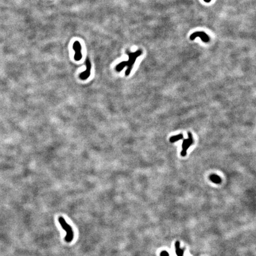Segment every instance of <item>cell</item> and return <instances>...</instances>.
<instances>
[{
	"label": "cell",
	"mask_w": 256,
	"mask_h": 256,
	"mask_svg": "<svg viewBox=\"0 0 256 256\" xmlns=\"http://www.w3.org/2000/svg\"><path fill=\"white\" fill-rule=\"evenodd\" d=\"M142 51L141 49L136 50L135 52H131L129 50H127L126 54L128 55L129 59L128 61H122L119 64H117L116 66V70L117 72H120L125 67H127V70L125 72V75L129 76L133 68V65L135 63L136 59L142 55Z\"/></svg>",
	"instance_id": "cell-1"
},
{
	"label": "cell",
	"mask_w": 256,
	"mask_h": 256,
	"mask_svg": "<svg viewBox=\"0 0 256 256\" xmlns=\"http://www.w3.org/2000/svg\"><path fill=\"white\" fill-rule=\"evenodd\" d=\"M194 143L193 136L190 132H188V138L183 140L182 143V151L181 152V155L182 157H185L187 154V151L189 148Z\"/></svg>",
	"instance_id": "cell-3"
},
{
	"label": "cell",
	"mask_w": 256,
	"mask_h": 256,
	"mask_svg": "<svg viewBox=\"0 0 256 256\" xmlns=\"http://www.w3.org/2000/svg\"><path fill=\"white\" fill-rule=\"evenodd\" d=\"M85 63L86 66V70L84 71L81 72V73L79 75L80 79H81V80H86L87 79H88V78H89V76H90L91 74V63L88 58H87L86 59Z\"/></svg>",
	"instance_id": "cell-5"
},
{
	"label": "cell",
	"mask_w": 256,
	"mask_h": 256,
	"mask_svg": "<svg viewBox=\"0 0 256 256\" xmlns=\"http://www.w3.org/2000/svg\"><path fill=\"white\" fill-rule=\"evenodd\" d=\"M73 49L75 52L74 54V59L76 61H80L82 59L83 55H82V46L79 41H75L73 46H72Z\"/></svg>",
	"instance_id": "cell-4"
},
{
	"label": "cell",
	"mask_w": 256,
	"mask_h": 256,
	"mask_svg": "<svg viewBox=\"0 0 256 256\" xmlns=\"http://www.w3.org/2000/svg\"><path fill=\"white\" fill-rule=\"evenodd\" d=\"M205 2H206V3H209V2H210L211 0H203Z\"/></svg>",
	"instance_id": "cell-9"
},
{
	"label": "cell",
	"mask_w": 256,
	"mask_h": 256,
	"mask_svg": "<svg viewBox=\"0 0 256 256\" xmlns=\"http://www.w3.org/2000/svg\"><path fill=\"white\" fill-rule=\"evenodd\" d=\"M210 179L212 182H214L215 183H217V184L221 182V179H220V177L218 176V175L216 174L210 175Z\"/></svg>",
	"instance_id": "cell-8"
},
{
	"label": "cell",
	"mask_w": 256,
	"mask_h": 256,
	"mask_svg": "<svg viewBox=\"0 0 256 256\" xmlns=\"http://www.w3.org/2000/svg\"><path fill=\"white\" fill-rule=\"evenodd\" d=\"M58 220L62 228L63 229H64L66 233V236L65 237V240L67 242H71L74 238V232L73 230H72V227L67 224V222L65 221L64 218L62 217V216L59 217Z\"/></svg>",
	"instance_id": "cell-2"
},
{
	"label": "cell",
	"mask_w": 256,
	"mask_h": 256,
	"mask_svg": "<svg viewBox=\"0 0 256 256\" xmlns=\"http://www.w3.org/2000/svg\"><path fill=\"white\" fill-rule=\"evenodd\" d=\"M183 138V135L180 133V134L177 135H174V136H171V137H170V142H171V143H174V142H175L179 141V140L182 139Z\"/></svg>",
	"instance_id": "cell-7"
},
{
	"label": "cell",
	"mask_w": 256,
	"mask_h": 256,
	"mask_svg": "<svg viewBox=\"0 0 256 256\" xmlns=\"http://www.w3.org/2000/svg\"><path fill=\"white\" fill-rule=\"evenodd\" d=\"M197 37H199L201 39V40L205 43L209 42L210 40V38H209L208 35L203 31H196V32H195L191 35V36H190V40H193Z\"/></svg>",
	"instance_id": "cell-6"
}]
</instances>
